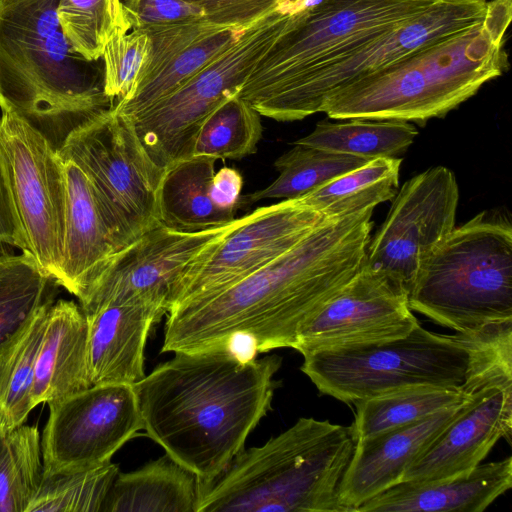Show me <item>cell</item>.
<instances>
[{
  "instance_id": "cell-1",
  "label": "cell",
  "mask_w": 512,
  "mask_h": 512,
  "mask_svg": "<svg viewBox=\"0 0 512 512\" xmlns=\"http://www.w3.org/2000/svg\"><path fill=\"white\" fill-rule=\"evenodd\" d=\"M373 209L332 218L270 263L168 312L162 352L251 341L257 353L294 348L301 328L365 262Z\"/></svg>"
},
{
  "instance_id": "cell-2",
  "label": "cell",
  "mask_w": 512,
  "mask_h": 512,
  "mask_svg": "<svg viewBox=\"0 0 512 512\" xmlns=\"http://www.w3.org/2000/svg\"><path fill=\"white\" fill-rule=\"evenodd\" d=\"M282 364L231 344L177 351L133 384L143 430L202 481L217 477L244 449L271 409Z\"/></svg>"
},
{
  "instance_id": "cell-3",
  "label": "cell",
  "mask_w": 512,
  "mask_h": 512,
  "mask_svg": "<svg viewBox=\"0 0 512 512\" xmlns=\"http://www.w3.org/2000/svg\"><path fill=\"white\" fill-rule=\"evenodd\" d=\"M512 0H490L477 24L444 37L329 96L321 109L335 120L441 118L509 69L505 34Z\"/></svg>"
},
{
  "instance_id": "cell-4",
  "label": "cell",
  "mask_w": 512,
  "mask_h": 512,
  "mask_svg": "<svg viewBox=\"0 0 512 512\" xmlns=\"http://www.w3.org/2000/svg\"><path fill=\"white\" fill-rule=\"evenodd\" d=\"M58 0H0V100L59 151L69 135L113 107L103 68L75 53Z\"/></svg>"
},
{
  "instance_id": "cell-5",
  "label": "cell",
  "mask_w": 512,
  "mask_h": 512,
  "mask_svg": "<svg viewBox=\"0 0 512 512\" xmlns=\"http://www.w3.org/2000/svg\"><path fill=\"white\" fill-rule=\"evenodd\" d=\"M356 443L354 424L299 418L200 480L196 512H345L339 488Z\"/></svg>"
},
{
  "instance_id": "cell-6",
  "label": "cell",
  "mask_w": 512,
  "mask_h": 512,
  "mask_svg": "<svg viewBox=\"0 0 512 512\" xmlns=\"http://www.w3.org/2000/svg\"><path fill=\"white\" fill-rule=\"evenodd\" d=\"M435 0H284L288 16L237 93L281 122L317 73L424 11Z\"/></svg>"
},
{
  "instance_id": "cell-7",
  "label": "cell",
  "mask_w": 512,
  "mask_h": 512,
  "mask_svg": "<svg viewBox=\"0 0 512 512\" xmlns=\"http://www.w3.org/2000/svg\"><path fill=\"white\" fill-rule=\"evenodd\" d=\"M411 310L456 332L512 319V225L483 211L455 227L421 267Z\"/></svg>"
},
{
  "instance_id": "cell-8",
  "label": "cell",
  "mask_w": 512,
  "mask_h": 512,
  "mask_svg": "<svg viewBox=\"0 0 512 512\" xmlns=\"http://www.w3.org/2000/svg\"><path fill=\"white\" fill-rule=\"evenodd\" d=\"M58 153L88 177L118 251L160 223L164 169L145 151L132 119L114 105L72 132Z\"/></svg>"
},
{
  "instance_id": "cell-9",
  "label": "cell",
  "mask_w": 512,
  "mask_h": 512,
  "mask_svg": "<svg viewBox=\"0 0 512 512\" xmlns=\"http://www.w3.org/2000/svg\"><path fill=\"white\" fill-rule=\"evenodd\" d=\"M301 371L320 393L354 404L415 385L461 387L466 350L449 335L417 325L404 338L303 355Z\"/></svg>"
},
{
  "instance_id": "cell-10",
  "label": "cell",
  "mask_w": 512,
  "mask_h": 512,
  "mask_svg": "<svg viewBox=\"0 0 512 512\" xmlns=\"http://www.w3.org/2000/svg\"><path fill=\"white\" fill-rule=\"evenodd\" d=\"M285 2L261 18L177 90L130 117L149 157L165 169L191 157L196 131L210 111L237 94L258 61L282 32Z\"/></svg>"
},
{
  "instance_id": "cell-11",
  "label": "cell",
  "mask_w": 512,
  "mask_h": 512,
  "mask_svg": "<svg viewBox=\"0 0 512 512\" xmlns=\"http://www.w3.org/2000/svg\"><path fill=\"white\" fill-rule=\"evenodd\" d=\"M0 109V159L28 251L56 281L67 211L64 162L58 151L2 100Z\"/></svg>"
},
{
  "instance_id": "cell-12",
  "label": "cell",
  "mask_w": 512,
  "mask_h": 512,
  "mask_svg": "<svg viewBox=\"0 0 512 512\" xmlns=\"http://www.w3.org/2000/svg\"><path fill=\"white\" fill-rule=\"evenodd\" d=\"M330 219L296 198L258 207L236 218L224 234L185 266L172 287L169 311L247 277Z\"/></svg>"
},
{
  "instance_id": "cell-13",
  "label": "cell",
  "mask_w": 512,
  "mask_h": 512,
  "mask_svg": "<svg viewBox=\"0 0 512 512\" xmlns=\"http://www.w3.org/2000/svg\"><path fill=\"white\" fill-rule=\"evenodd\" d=\"M370 238L364 265L404 289L456 227L459 188L445 166L431 167L406 181Z\"/></svg>"
},
{
  "instance_id": "cell-14",
  "label": "cell",
  "mask_w": 512,
  "mask_h": 512,
  "mask_svg": "<svg viewBox=\"0 0 512 512\" xmlns=\"http://www.w3.org/2000/svg\"><path fill=\"white\" fill-rule=\"evenodd\" d=\"M48 405L41 437L43 475L109 462L143 430L132 385H92Z\"/></svg>"
},
{
  "instance_id": "cell-15",
  "label": "cell",
  "mask_w": 512,
  "mask_h": 512,
  "mask_svg": "<svg viewBox=\"0 0 512 512\" xmlns=\"http://www.w3.org/2000/svg\"><path fill=\"white\" fill-rule=\"evenodd\" d=\"M488 0H435L424 11L337 60L312 77L288 105L282 122L321 112L344 86L480 22Z\"/></svg>"
},
{
  "instance_id": "cell-16",
  "label": "cell",
  "mask_w": 512,
  "mask_h": 512,
  "mask_svg": "<svg viewBox=\"0 0 512 512\" xmlns=\"http://www.w3.org/2000/svg\"><path fill=\"white\" fill-rule=\"evenodd\" d=\"M419 322L407 292L364 264L299 331L302 355L384 343L407 336Z\"/></svg>"
},
{
  "instance_id": "cell-17",
  "label": "cell",
  "mask_w": 512,
  "mask_h": 512,
  "mask_svg": "<svg viewBox=\"0 0 512 512\" xmlns=\"http://www.w3.org/2000/svg\"><path fill=\"white\" fill-rule=\"evenodd\" d=\"M232 223L193 233L158 223L111 257L81 309L89 314L108 304H143L168 313L180 273Z\"/></svg>"
},
{
  "instance_id": "cell-18",
  "label": "cell",
  "mask_w": 512,
  "mask_h": 512,
  "mask_svg": "<svg viewBox=\"0 0 512 512\" xmlns=\"http://www.w3.org/2000/svg\"><path fill=\"white\" fill-rule=\"evenodd\" d=\"M512 433V389L489 387L469 397L405 471L401 481H432L469 473L500 438Z\"/></svg>"
},
{
  "instance_id": "cell-19",
  "label": "cell",
  "mask_w": 512,
  "mask_h": 512,
  "mask_svg": "<svg viewBox=\"0 0 512 512\" xmlns=\"http://www.w3.org/2000/svg\"><path fill=\"white\" fill-rule=\"evenodd\" d=\"M246 29L221 27L204 17L171 25L151 27V58L132 97L114 103L133 117L168 96L232 45Z\"/></svg>"
},
{
  "instance_id": "cell-20",
  "label": "cell",
  "mask_w": 512,
  "mask_h": 512,
  "mask_svg": "<svg viewBox=\"0 0 512 512\" xmlns=\"http://www.w3.org/2000/svg\"><path fill=\"white\" fill-rule=\"evenodd\" d=\"M466 401L410 424L357 440L339 488V502L345 512H357L363 503L399 483L410 464Z\"/></svg>"
},
{
  "instance_id": "cell-21",
  "label": "cell",
  "mask_w": 512,
  "mask_h": 512,
  "mask_svg": "<svg viewBox=\"0 0 512 512\" xmlns=\"http://www.w3.org/2000/svg\"><path fill=\"white\" fill-rule=\"evenodd\" d=\"M63 162L67 211L62 259L56 282L81 304L118 249L88 177L74 163Z\"/></svg>"
},
{
  "instance_id": "cell-22",
  "label": "cell",
  "mask_w": 512,
  "mask_h": 512,
  "mask_svg": "<svg viewBox=\"0 0 512 512\" xmlns=\"http://www.w3.org/2000/svg\"><path fill=\"white\" fill-rule=\"evenodd\" d=\"M511 486L509 456L451 478L400 481L363 503L357 512H482Z\"/></svg>"
},
{
  "instance_id": "cell-23",
  "label": "cell",
  "mask_w": 512,
  "mask_h": 512,
  "mask_svg": "<svg viewBox=\"0 0 512 512\" xmlns=\"http://www.w3.org/2000/svg\"><path fill=\"white\" fill-rule=\"evenodd\" d=\"M92 385H133L144 376V348L163 313L143 304H108L85 314Z\"/></svg>"
},
{
  "instance_id": "cell-24",
  "label": "cell",
  "mask_w": 512,
  "mask_h": 512,
  "mask_svg": "<svg viewBox=\"0 0 512 512\" xmlns=\"http://www.w3.org/2000/svg\"><path fill=\"white\" fill-rule=\"evenodd\" d=\"M92 386L88 363V322L72 300L54 302L37 355L32 388L34 408Z\"/></svg>"
},
{
  "instance_id": "cell-25",
  "label": "cell",
  "mask_w": 512,
  "mask_h": 512,
  "mask_svg": "<svg viewBox=\"0 0 512 512\" xmlns=\"http://www.w3.org/2000/svg\"><path fill=\"white\" fill-rule=\"evenodd\" d=\"M200 479L168 454L119 472L102 512H196Z\"/></svg>"
},
{
  "instance_id": "cell-26",
  "label": "cell",
  "mask_w": 512,
  "mask_h": 512,
  "mask_svg": "<svg viewBox=\"0 0 512 512\" xmlns=\"http://www.w3.org/2000/svg\"><path fill=\"white\" fill-rule=\"evenodd\" d=\"M215 163L213 158L191 156L164 169L157 200L162 225L193 233L223 227L236 219L217 209L210 198Z\"/></svg>"
},
{
  "instance_id": "cell-27",
  "label": "cell",
  "mask_w": 512,
  "mask_h": 512,
  "mask_svg": "<svg viewBox=\"0 0 512 512\" xmlns=\"http://www.w3.org/2000/svg\"><path fill=\"white\" fill-rule=\"evenodd\" d=\"M401 162L400 157L372 159L296 199L327 218L374 209L397 194Z\"/></svg>"
},
{
  "instance_id": "cell-28",
  "label": "cell",
  "mask_w": 512,
  "mask_h": 512,
  "mask_svg": "<svg viewBox=\"0 0 512 512\" xmlns=\"http://www.w3.org/2000/svg\"><path fill=\"white\" fill-rule=\"evenodd\" d=\"M339 121L318 122L311 133L294 144L367 159L393 158L405 153L418 134L413 124L401 120L349 118Z\"/></svg>"
},
{
  "instance_id": "cell-29",
  "label": "cell",
  "mask_w": 512,
  "mask_h": 512,
  "mask_svg": "<svg viewBox=\"0 0 512 512\" xmlns=\"http://www.w3.org/2000/svg\"><path fill=\"white\" fill-rule=\"evenodd\" d=\"M469 397L459 386L415 385L357 401L353 423L357 440L418 421Z\"/></svg>"
},
{
  "instance_id": "cell-30",
  "label": "cell",
  "mask_w": 512,
  "mask_h": 512,
  "mask_svg": "<svg viewBox=\"0 0 512 512\" xmlns=\"http://www.w3.org/2000/svg\"><path fill=\"white\" fill-rule=\"evenodd\" d=\"M53 303L42 306L0 352V430L24 424L34 409L35 365Z\"/></svg>"
},
{
  "instance_id": "cell-31",
  "label": "cell",
  "mask_w": 512,
  "mask_h": 512,
  "mask_svg": "<svg viewBox=\"0 0 512 512\" xmlns=\"http://www.w3.org/2000/svg\"><path fill=\"white\" fill-rule=\"evenodd\" d=\"M57 282L29 251L0 254V352L44 305Z\"/></svg>"
},
{
  "instance_id": "cell-32",
  "label": "cell",
  "mask_w": 512,
  "mask_h": 512,
  "mask_svg": "<svg viewBox=\"0 0 512 512\" xmlns=\"http://www.w3.org/2000/svg\"><path fill=\"white\" fill-rule=\"evenodd\" d=\"M370 160L293 143V148L274 162L278 177L265 188L241 196L239 207L265 199L298 198Z\"/></svg>"
},
{
  "instance_id": "cell-33",
  "label": "cell",
  "mask_w": 512,
  "mask_h": 512,
  "mask_svg": "<svg viewBox=\"0 0 512 512\" xmlns=\"http://www.w3.org/2000/svg\"><path fill=\"white\" fill-rule=\"evenodd\" d=\"M261 115L238 94L218 105L200 123L191 156L239 160L257 151L262 137Z\"/></svg>"
},
{
  "instance_id": "cell-34",
  "label": "cell",
  "mask_w": 512,
  "mask_h": 512,
  "mask_svg": "<svg viewBox=\"0 0 512 512\" xmlns=\"http://www.w3.org/2000/svg\"><path fill=\"white\" fill-rule=\"evenodd\" d=\"M42 477L38 426L0 430V512H26Z\"/></svg>"
},
{
  "instance_id": "cell-35",
  "label": "cell",
  "mask_w": 512,
  "mask_h": 512,
  "mask_svg": "<svg viewBox=\"0 0 512 512\" xmlns=\"http://www.w3.org/2000/svg\"><path fill=\"white\" fill-rule=\"evenodd\" d=\"M467 352L461 389L471 395L481 389H512V319L487 323L449 335Z\"/></svg>"
},
{
  "instance_id": "cell-36",
  "label": "cell",
  "mask_w": 512,
  "mask_h": 512,
  "mask_svg": "<svg viewBox=\"0 0 512 512\" xmlns=\"http://www.w3.org/2000/svg\"><path fill=\"white\" fill-rule=\"evenodd\" d=\"M119 473L111 461L67 473L43 475L26 512H102Z\"/></svg>"
},
{
  "instance_id": "cell-37",
  "label": "cell",
  "mask_w": 512,
  "mask_h": 512,
  "mask_svg": "<svg viewBox=\"0 0 512 512\" xmlns=\"http://www.w3.org/2000/svg\"><path fill=\"white\" fill-rule=\"evenodd\" d=\"M56 11L73 51L91 62L102 58L115 29L126 22L121 0H58Z\"/></svg>"
},
{
  "instance_id": "cell-38",
  "label": "cell",
  "mask_w": 512,
  "mask_h": 512,
  "mask_svg": "<svg viewBox=\"0 0 512 512\" xmlns=\"http://www.w3.org/2000/svg\"><path fill=\"white\" fill-rule=\"evenodd\" d=\"M151 58V40L142 30L119 25L103 55L104 93L116 102L132 97L144 77Z\"/></svg>"
},
{
  "instance_id": "cell-39",
  "label": "cell",
  "mask_w": 512,
  "mask_h": 512,
  "mask_svg": "<svg viewBox=\"0 0 512 512\" xmlns=\"http://www.w3.org/2000/svg\"><path fill=\"white\" fill-rule=\"evenodd\" d=\"M122 11L130 30H144L204 17L198 6L185 0H123Z\"/></svg>"
},
{
  "instance_id": "cell-40",
  "label": "cell",
  "mask_w": 512,
  "mask_h": 512,
  "mask_svg": "<svg viewBox=\"0 0 512 512\" xmlns=\"http://www.w3.org/2000/svg\"><path fill=\"white\" fill-rule=\"evenodd\" d=\"M198 6L217 26L247 29L271 13L282 0H185Z\"/></svg>"
},
{
  "instance_id": "cell-41",
  "label": "cell",
  "mask_w": 512,
  "mask_h": 512,
  "mask_svg": "<svg viewBox=\"0 0 512 512\" xmlns=\"http://www.w3.org/2000/svg\"><path fill=\"white\" fill-rule=\"evenodd\" d=\"M28 251L24 229L0 159V244Z\"/></svg>"
},
{
  "instance_id": "cell-42",
  "label": "cell",
  "mask_w": 512,
  "mask_h": 512,
  "mask_svg": "<svg viewBox=\"0 0 512 512\" xmlns=\"http://www.w3.org/2000/svg\"><path fill=\"white\" fill-rule=\"evenodd\" d=\"M243 182L240 172L232 167L223 166L215 172L209 188V195L215 207L235 215L239 208Z\"/></svg>"
}]
</instances>
